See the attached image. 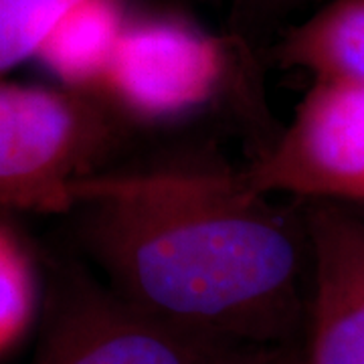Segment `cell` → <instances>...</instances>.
<instances>
[{
    "label": "cell",
    "mask_w": 364,
    "mask_h": 364,
    "mask_svg": "<svg viewBox=\"0 0 364 364\" xmlns=\"http://www.w3.org/2000/svg\"><path fill=\"white\" fill-rule=\"evenodd\" d=\"M69 213L105 286L142 312L255 348H279L298 326L306 221L241 172H102L73 186Z\"/></svg>",
    "instance_id": "cell-1"
},
{
    "label": "cell",
    "mask_w": 364,
    "mask_h": 364,
    "mask_svg": "<svg viewBox=\"0 0 364 364\" xmlns=\"http://www.w3.org/2000/svg\"><path fill=\"white\" fill-rule=\"evenodd\" d=\"M126 119L95 91L0 81V207L69 213L104 172Z\"/></svg>",
    "instance_id": "cell-2"
},
{
    "label": "cell",
    "mask_w": 364,
    "mask_h": 364,
    "mask_svg": "<svg viewBox=\"0 0 364 364\" xmlns=\"http://www.w3.org/2000/svg\"><path fill=\"white\" fill-rule=\"evenodd\" d=\"M257 350L168 324L69 272L33 364H243Z\"/></svg>",
    "instance_id": "cell-3"
},
{
    "label": "cell",
    "mask_w": 364,
    "mask_h": 364,
    "mask_svg": "<svg viewBox=\"0 0 364 364\" xmlns=\"http://www.w3.org/2000/svg\"><path fill=\"white\" fill-rule=\"evenodd\" d=\"M241 178L259 195L364 203V81L314 79L284 134Z\"/></svg>",
    "instance_id": "cell-4"
},
{
    "label": "cell",
    "mask_w": 364,
    "mask_h": 364,
    "mask_svg": "<svg viewBox=\"0 0 364 364\" xmlns=\"http://www.w3.org/2000/svg\"><path fill=\"white\" fill-rule=\"evenodd\" d=\"M227 75L221 43L172 16L130 18L95 93L128 124H166L207 105Z\"/></svg>",
    "instance_id": "cell-5"
},
{
    "label": "cell",
    "mask_w": 364,
    "mask_h": 364,
    "mask_svg": "<svg viewBox=\"0 0 364 364\" xmlns=\"http://www.w3.org/2000/svg\"><path fill=\"white\" fill-rule=\"evenodd\" d=\"M304 221L312 273L304 364H364V219L314 203Z\"/></svg>",
    "instance_id": "cell-6"
},
{
    "label": "cell",
    "mask_w": 364,
    "mask_h": 364,
    "mask_svg": "<svg viewBox=\"0 0 364 364\" xmlns=\"http://www.w3.org/2000/svg\"><path fill=\"white\" fill-rule=\"evenodd\" d=\"M128 21L122 0H81L53 28L37 61L63 87L97 91Z\"/></svg>",
    "instance_id": "cell-7"
},
{
    "label": "cell",
    "mask_w": 364,
    "mask_h": 364,
    "mask_svg": "<svg viewBox=\"0 0 364 364\" xmlns=\"http://www.w3.org/2000/svg\"><path fill=\"white\" fill-rule=\"evenodd\" d=\"M279 63L314 79L364 81V0H334L291 28L279 45Z\"/></svg>",
    "instance_id": "cell-8"
},
{
    "label": "cell",
    "mask_w": 364,
    "mask_h": 364,
    "mask_svg": "<svg viewBox=\"0 0 364 364\" xmlns=\"http://www.w3.org/2000/svg\"><path fill=\"white\" fill-rule=\"evenodd\" d=\"M39 306V275L26 243L0 221V354L11 350L33 324Z\"/></svg>",
    "instance_id": "cell-9"
},
{
    "label": "cell",
    "mask_w": 364,
    "mask_h": 364,
    "mask_svg": "<svg viewBox=\"0 0 364 364\" xmlns=\"http://www.w3.org/2000/svg\"><path fill=\"white\" fill-rule=\"evenodd\" d=\"M81 0H0V77L37 59L43 43Z\"/></svg>",
    "instance_id": "cell-10"
},
{
    "label": "cell",
    "mask_w": 364,
    "mask_h": 364,
    "mask_svg": "<svg viewBox=\"0 0 364 364\" xmlns=\"http://www.w3.org/2000/svg\"><path fill=\"white\" fill-rule=\"evenodd\" d=\"M243 364H304V358L294 356L282 348H263L249 356Z\"/></svg>",
    "instance_id": "cell-11"
},
{
    "label": "cell",
    "mask_w": 364,
    "mask_h": 364,
    "mask_svg": "<svg viewBox=\"0 0 364 364\" xmlns=\"http://www.w3.org/2000/svg\"><path fill=\"white\" fill-rule=\"evenodd\" d=\"M253 4H263V6H286V4H294L299 0H249Z\"/></svg>",
    "instance_id": "cell-12"
}]
</instances>
